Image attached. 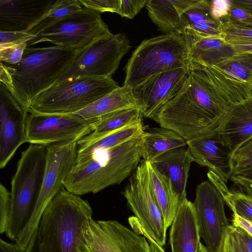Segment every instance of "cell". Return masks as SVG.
I'll use <instances>...</instances> for the list:
<instances>
[{
	"mask_svg": "<svg viewBox=\"0 0 252 252\" xmlns=\"http://www.w3.org/2000/svg\"><path fill=\"white\" fill-rule=\"evenodd\" d=\"M150 180L156 201L167 228L176 215L180 202L168 180L148 162Z\"/></svg>",
	"mask_w": 252,
	"mask_h": 252,
	"instance_id": "f546056e",
	"label": "cell"
},
{
	"mask_svg": "<svg viewBox=\"0 0 252 252\" xmlns=\"http://www.w3.org/2000/svg\"><path fill=\"white\" fill-rule=\"evenodd\" d=\"M144 128L142 120L113 131L91 143L78 144L77 160L98 151L111 150L130 140L140 138Z\"/></svg>",
	"mask_w": 252,
	"mask_h": 252,
	"instance_id": "f1b7e54d",
	"label": "cell"
},
{
	"mask_svg": "<svg viewBox=\"0 0 252 252\" xmlns=\"http://www.w3.org/2000/svg\"><path fill=\"white\" fill-rule=\"evenodd\" d=\"M78 50L59 46L27 47L15 64L0 62V80L28 113L32 100L50 87Z\"/></svg>",
	"mask_w": 252,
	"mask_h": 252,
	"instance_id": "6da1fadb",
	"label": "cell"
},
{
	"mask_svg": "<svg viewBox=\"0 0 252 252\" xmlns=\"http://www.w3.org/2000/svg\"><path fill=\"white\" fill-rule=\"evenodd\" d=\"M200 239L193 203L186 198L180 204L171 225V252H198Z\"/></svg>",
	"mask_w": 252,
	"mask_h": 252,
	"instance_id": "44dd1931",
	"label": "cell"
},
{
	"mask_svg": "<svg viewBox=\"0 0 252 252\" xmlns=\"http://www.w3.org/2000/svg\"><path fill=\"white\" fill-rule=\"evenodd\" d=\"M236 53L245 52L252 53V45H233Z\"/></svg>",
	"mask_w": 252,
	"mask_h": 252,
	"instance_id": "c3c4849f",
	"label": "cell"
},
{
	"mask_svg": "<svg viewBox=\"0 0 252 252\" xmlns=\"http://www.w3.org/2000/svg\"><path fill=\"white\" fill-rule=\"evenodd\" d=\"M148 0H120L119 14L122 17L133 19L146 5Z\"/></svg>",
	"mask_w": 252,
	"mask_h": 252,
	"instance_id": "ab89813d",
	"label": "cell"
},
{
	"mask_svg": "<svg viewBox=\"0 0 252 252\" xmlns=\"http://www.w3.org/2000/svg\"><path fill=\"white\" fill-rule=\"evenodd\" d=\"M93 125L74 114L28 113L27 142L48 146L56 143L78 142L93 131Z\"/></svg>",
	"mask_w": 252,
	"mask_h": 252,
	"instance_id": "5bb4252c",
	"label": "cell"
},
{
	"mask_svg": "<svg viewBox=\"0 0 252 252\" xmlns=\"http://www.w3.org/2000/svg\"><path fill=\"white\" fill-rule=\"evenodd\" d=\"M142 159L151 162L171 150L187 146V140L175 132L156 127L145 131L141 137Z\"/></svg>",
	"mask_w": 252,
	"mask_h": 252,
	"instance_id": "83f0119b",
	"label": "cell"
},
{
	"mask_svg": "<svg viewBox=\"0 0 252 252\" xmlns=\"http://www.w3.org/2000/svg\"><path fill=\"white\" fill-rule=\"evenodd\" d=\"M227 21L238 26L252 29V16H250L245 19L240 21H230L229 20Z\"/></svg>",
	"mask_w": 252,
	"mask_h": 252,
	"instance_id": "7dc6e473",
	"label": "cell"
},
{
	"mask_svg": "<svg viewBox=\"0 0 252 252\" xmlns=\"http://www.w3.org/2000/svg\"><path fill=\"white\" fill-rule=\"evenodd\" d=\"M230 180L235 184L245 188H252V167L232 174Z\"/></svg>",
	"mask_w": 252,
	"mask_h": 252,
	"instance_id": "7bdbcfd3",
	"label": "cell"
},
{
	"mask_svg": "<svg viewBox=\"0 0 252 252\" xmlns=\"http://www.w3.org/2000/svg\"><path fill=\"white\" fill-rule=\"evenodd\" d=\"M112 77L79 76L64 80L37 95L28 113H75L119 88Z\"/></svg>",
	"mask_w": 252,
	"mask_h": 252,
	"instance_id": "8992f818",
	"label": "cell"
},
{
	"mask_svg": "<svg viewBox=\"0 0 252 252\" xmlns=\"http://www.w3.org/2000/svg\"><path fill=\"white\" fill-rule=\"evenodd\" d=\"M201 239L209 252H222L230 224L226 217L225 201L210 181L199 184L192 202Z\"/></svg>",
	"mask_w": 252,
	"mask_h": 252,
	"instance_id": "4fadbf2b",
	"label": "cell"
},
{
	"mask_svg": "<svg viewBox=\"0 0 252 252\" xmlns=\"http://www.w3.org/2000/svg\"><path fill=\"white\" fill-rule=\"evenodd\" d=\"M146 238L150 244L151 252H165L162 247L157 244L151 238Z\"/></svg>",
	"mask_w": 252,
	"mask_h": 252,
	"instance_id": "f907efd6",
	"label": "cell"
},
{
	"mask_svg": "<svg viewBox=\"0 0 252 252\" xmlns=\"http://www.w3.org/2000/svg\"><path fill=\"white\" fill-rule=\"evenodd\" d=\"M83 7L101 12L119 14L120 0H79Z\"/></svg>",
	"mask_w": 252,
	"mask_h": 252,
	"instance_id": "f35d334b",
	"label": "cell"
},
{
	"mask_svg": "<svg viewBox=\"0 0 252 252\" xmlns=\"http://www.w3.org/2000/svg\"><path fill=\"white\" fill-rule=\"evenodd\" d=\"M219 134L232 152L252 136V96L230 105L218 127Z\"/></svg>",
	"mask_w": 252,
	"mask_h": 252,
	"instance_id": "603a6c76",
	"label": "cell"
},
{
	"mask_svg": "<svg viewBox=\"0 0 252 252\" xmlns=\"http://www.w3.org/2000/svg\"><path fill=\"white\" fill-rule=\"evenodd\" d=\"M130 48L128 38L123 33H111L97 37L77 51L69 66L51 86L79 76L111 78Z\"/></svg>",
	"mask_w": 252,
	"mask_h": 252,
	"instance_id": "9c48e42d",
	"label": "cell"
},
{
	"mask_svg": "<svg viewBox=\"0 0 252 252\" xmlns=\"http://www.w3.org/2000/svg\"><path fill=\"white\" fill-rule=\"evenodd\" d=\"M0 48L25 42L32 36L29 33L22 32L0 31Z\"/></svg>",
	"mask_w": 252,
	"mask_h": 252,
	"instance_id": "b9f144b4",
	"label": "cell"
},
{
	"mask_svg": "<svg viewBox=\"0 0 252 252\" xmlns=\"http://www.w3.org/2000/svg\"><path fill=\"white\" fill-rule=\"evenodd\" d=\"M199 0H148V15L158 28L165 33H178L182 15Z\"/></svg>",
	"mask_w": 252,
	"mask_h": 252,
	"instance_id": "4316f807",
	"label": "cell"
},
{
	"mask_svg": "<svg viewBox=\"0 0 252 252\" xmlns=\"http://www.w3.org/2000/svg\"><path fill=\"white\" fill-rule=\"evenodd\" d=\"M138 107L131 89L123 86L73 113L89 124L94 125L119 111Z\"/></svg>",
	"mask_w": 252,
	"mask_h": 252,
	"instance_id": "d4e9b609",
	"label": "cell"
},
{
	"mask_svg": "<svg viewBox=\"0 0 252 252\" xmlns=\"http://www.w3.org/2000/svg\"><path fill=\"white\" fill-rule=\"evenodd\" d=\"M77 142H63L47 146L45 172L41 190L32 214L15 243L25 252L33 248L38 225L47 206L62 190L64 182L77 161Z\"/></svg>",
	"mask_w": 252,
	"mask_h": 252,
	"instance_id": "52a82bcc",
	"label": "cell"
},
{
	"mask_svg": "<svg viewBox=\"0 0 252 252\" xmlns=\"http://www.w3.org/2000/svg\"><path fill=\"white\" fill-rule=\"evenodd\" d=\"M47 146L30 144L23 151L11 182V210L5 234L14 241L37 203L45 172Z\"/></svg>",
	"mask_w": 252,
	"mask_h": 252,
	"instance_id": "277c9868",
	"label": "cell"
},
{
	"mask_svg": "<svg viewBox=\"0 0 252 252\" xmlns=\"http://www.w3.org/2000/svg\"><path fill=\"white\" fill-rule=\"evenodd\" d=\"M222 252H250L239 228L230 225Z\"/></svg>",
	"mask_w": 252,
	"mask_h": 252,
	"instance_id": "d590c367",
	"label": "cell"
},
{
	"mask_svg": "<svg viewBox=\"0 0 252 252\" xmlns=\"http://www.w3.org/2000/svg\"><path fill=\"white\" fill-rule=\"evenodd\" d=\"M111 33L100 13L85 7L56 22L25 42L27 47L50 42L56 46L81 50L97 37Z\"/></svg>",
	"mask_w": 252,
	"mask_h": 252,
	"instance_id": "30bf717a",
	"label": "cell"
},
{
	"mask_svg": "<svg viewBox=\"0 0 252 252\" xmlns=\"http://www.w3.org/2000/svg\"><path fill=\"white\" fill-rule=\"evenodd\" d=\"M141 159V137L111 150L94 152L76 161L64 182V189L79 196L96 193L121 184Z\"/></svg>",
	"mask_w": 252,
	"mask_h": 252,
	"instance_id": "7a4b0ae2",
	"label": "cell"
},
{
	"mask_svg": "<svg viewBox=\"0 0 252 252\" xmlns=\"http://www.w3.org/2000/svg\"><path fill=\"white\" fill-rule=\"evenodd\" d=\"M198 252H209L204 245L201 243Z\"/></svg>",
	"mask_w": 252,
	"mask_h": 252,
	"instance_id": "816d5d0a",
	"label": "cell"
},
{
	"mask_svg": "<svg viewBox=\"0 0 252 252\" xmlns=\"http://www.w3.org/2000/svg\"><path fill=\"white\" fill-rule=\"evenodd\" d=\"M232 6L240 8L252 16V0H231Z\"/></svg>",
	"mask_w": 252,
	"mask_h": 252,
	"instance_id": "f6af8a7d",
	"label": "cell"
},
{
	"mask_svg": "<svg viewBox=\"0 0 252 252\" xmlns=\"http://www.w3.org/2000/svg\"><path fill=\"white\" fill-rule=\"evenodd\" d=\"M154 120L186 140L215 128L220 123L212 119L198 105L186 83L179 94L158 111Z\"/></svg>",
	"mask_w": 252,
	"mask_h": 252,
	"instance_id": "7c38bea8",
	"label": "cell"
},
{
	"mask_svg": "<svg viewBox=\"0 0 252 252\" xmlns=\"http://www.w3.org/2000/svg\"><path fill=\"white\" fill-rule=\"evenodd\" d=\"M33 251L32 252H33ZM0 252H26L21 249L16 243H10L0 239Z\"/></svg>",
	"mask_w": 252,
	"mask_h": 252,
	"instance_id": "bcb514c9",
	"label": "cell"
},
{
	"mask_svg": "<svg viewBox=\"0 0 252 252\" xmlns=\"http://www.w3.org/2000/svg\"><path fill=\"white\" fill-rule=\"evenodd\" d=\"M218 127L187 140V146L194 162L208 168L227 184L231 176L232 151L221 139Z\"/></svg>",
	"mask_w": 252,
	"mask_h": 252,
	"instance_id": "ac0fdd59",
	"label": "cell"
},
{
	"mask_svg": "<svg viewBox=\"0 0 252 252\" xmlns=\"http://www.w3.org/2000/svg\"><path fill=\"white\" fill-rule=\"evenodd\" d=\"M230 167L231 175L252 167V136L231 152Z\"/></svg>",
	"mask_w": 252,
	"mask_h": 252,
	"instance_id": "836d02e7",
	"label": "cell"
},
{
	"mask_svg": "<svg viewBox=\"0 0 252 252\" xmlns=\"http://www.w3.org/2000/svg\"><path fill=\"white\" fill-rule=\"evenodd\" d=\"M231 221L232 225L241 229L252 237V222L235 213H233Z\"/></svg>",
	"mask_w": 252,
	"mask_h": 252,
	"instance_id": "ee69618b",
	"label": "cell"
},
{
	"mask_svg": "<svg viewBox=\"0 0 252 252\" xmlns=\"http://www.w3.org/2000/svg\"><path fill=\"white\" fill-rule=\"evenodd\" d=\"M189 49L185 38L176 32L143 40L126 65L123 86L131 89L156 74L182 67L188 69Z\"/></svg>",
	"mask_w": 252,
	"mask_h": 252,
	"instance_id": "5b68a950",
	"label": "cell"
},
{
	"mask_svg": "<svg viewBox=\"0 0 252 252\" xmlns=\"http://www.w3.org/2000/svg\"><path fill=\"white\" fill-rule=\"evenodd\" d=\"M92 215V208L87 200L63 189L42 216L35 252H77L83 227Z\"/></svg>",
	"mask_w": 252,
	"mask_h": 252,
	"instance_id": "3957f363",
	"label": "cell"
},
{
	"mask_svg": "<svg viewBox=\"0 0 252 252\" xmlns=\"http://www.w3.org/2000/svg\"><path fill=\"white\" fill-rule=\"evenodd\" d=\"M11 206V194L6 187L0 185V233H5Z\"/></svg>",
	"mask_w": 252,
	"mask_h": 252,
	"instance_id": "74e56055",
	"label": "cell"
},
{
	"mask_svg": "<svg viewBox=\"0 0 252 252\" xmlns=\"http://www.w3.org/2000/svg\"><path fill=\"white\" fill-rule=\"evenodd\" d=\"M207 176L219 190L233 213L252 222V188H243L244 192L230 190L226 184L212 171H209Z\"/></svg>",
	"mask_w": 252,
	"mask_h": 252,
	"instance_id": "1f68e13d",
	"label": "cell"
},
{
	"mask_svg": "<svg viewBox=\"0 0 252 252\" xmlns=\"http://www.w3.org/2000/svg\"><path fill=\"white\" fill-rule=\"evenodd\" d=\"M79 0H56L48 11L26 32L37 35L63 18L81 10Z\"/></svg>",
	"mask_w": 252,
	"mask_h": 252,
	"instance_id": "d6a6232c",
	"label": "cell"
},
{
	"mask_svg": "<svg viewBox=\"0 0 252 252\" xmlns=\"http://www.w3.org/2000/svg\"><path fill=\"white\" fill-rule=\"evenodd\" d=\"M33 252H35V249H34V250H33Z\"/></svg>",
	"mask_w": 252,
	"mask_h": 252,
	"instance_id": "f5cc1de1",
	"label": "cell"
},
{
	"mask_svg": "<svg viewBox=\"0 0 252 252\" xmlns=\"http://www.w3.org/2000/svg\"><path fill=\"white\" fill-rule=\"evenodd\" d=\"M56 0H0V31L26 32Z\"/></svg>",
	"mask_w": 252,
	"mask_h": 252,
	"instance_id": "d6986e66",
	"label": "cell"
},
{
	"mask_svg": "<svg viewBox=\"0 0 252 252\" xmlns=\"http://www.w3.org/2000/svg\"><path fill=\"white\" fill-rule=\"evenodd\" d=\"M25 111L0 83V168H4L18 149L27 142Z\"/></svg>",
	"mask_w": 252,
	"mask_h": 252,
	"instance_id": "e0dca14e",
	"label": "cell"
},
{
	"mask_svg": "<svg viewBox=\"0 0 252 252\" xmlns=\"http://www.w3.org/2000/svg\"><path fill=\"white\" fill-rule=\"evenodd\" d=\"M186 85L198 105L214 120L221 122L230 105L205 71L189 70Z\"/></svg>",
	"mask_w": 252,
	"mask_h": 252,
	"instance_id": "cb8c5ba5",
	"label": "cell"
},
{
	"mask_svg": "<svg viewBox=\"0 0 252 252\" xmlns=\"http://www.w3.org/2000/svg\"><path fill=\"white\" fill-rule=\"evenodd\" d=\"M235 53L233 45L223 37L201 39L189 47L188 69L202 70L219 63Z\"/></svg>",
	"mask_w": 252,
	"mask_h": 252,
	"instance_id": "484cf974",
	"label": "cell"
},
{
	"mask_svg": "<svg viewBox=\"0 0 252 252\" xmlns=\"http://www.w3.org/2000/svg\"><path fill=\"white\" fill-rule=\"evenodd\" d=\"M193 159L187 147L171 150L150 162L169 182L180 204L187 198L189 172Z\"/></svg>",
	"mask_w": 252,
	"mask_h": 252,
	"instance_id": "7402d4cb",
	"label": "cell"
},
{
	"mask_svg": "<svg viewBox=\"0 0 252 252\" xmlns=\"http://www.w3.org/2000/svg\"><path fill=\"white\" fill-rule=\"evenodd\" d=\"M142 116L138 107L117 112L94 125L93 131L79 140L77 144H88L96 141L113 131L142 120Z\"/></svg>",
	"mask_w": 252,
	"mask_h": 252,
	"instance_id": "4dcf8cb0",
	"label": "cell"
},
{
	"mask_svg": "<svg viewBox=\"0 0 252 252\" xmlns=\"http://www.w3.org/2000/svg\"><path fill=\"white\" fill-rule=\"evenodd\" d=\"M122 194L134 215L129 218L131 228L163 247L168 228L153 191L148 162L141 159Z\"/></svg>",
	"mask_w": 252,
	"mask_h": 252,
	"instance_id": "ba28073f",
	"label": "cell"
},
{
	"mask_svg": "<svg viewBox=\"0 0 252 252\" xmlns=\"http://www.w3.org/2000/svg\"><path fill=\"white\" fill-rule=\"evenodd\" d=\"M223 22L216 20L211 14V1L199 0L181 16L178 33L185 39L189 47L208 37H223Z\"/></svg>",
	"mask_w": 252,
	"mask_h": 252,
	"instance_id": "ffe728a7",
	"label": "cell"
},
{
	"mask_svg": "<svg viewBox=\"0 0 252 252\" xmlns=\"http://www.w3.org/2000/svg\"><path fill=\"white\" fill-rule=\"evenodd\" d=\"M223 38L232 45H252V29L235 25L228 21L223 22Z\"/></svg>",
	"mask_w": 252,
	"mask_h": 252,
	"instance_id": "e575fe53",
	"label": "cell"
},
{
	"mask_svg": "<svg viewBox=\"0 0 252 252\" xmlns=\"http://www.w3.org/2000/svg\"><path fill=\"white\" fill-rule=\"evenodd\" d=\"M27 44L23 42L0 48V62L15 64L22 59Z\"/></svg>",
	"mask_w": 252,
	"mask_h": 252,
	"instance_id": "8d00e7d4",
	"label": "cell"
},
{
	"mask_svg": "<svg viewBox=\"0 0 252 252\" xmlns=\"http://www.w3.org/2000/svg\"><path fill=\"white\" fill-rule=\"evenodd\" d=\"M229 105L252 96V53L233 56L203 69Z\"/></svg>",
	"mask_w": 252,
	"mask_h": 252,
	"instance_id": "9a60e30c",
	"label": "cell"
},
{
	"mask_svg": "<svg viewBox=\"0 0 252 252\" xmlns=\"http://www.w3.org/2000/svg\"><path fill=\"white\" fill-rule=\"evenodd\" d=\"M77 252H151L147 238L114 220L90 218L83 227Z\"/></svg>",
	"mask_w": 252,
	"mask_h": 252,
	"instance_id": "8fae6325",
	"label": "cell"
},
{
	"mask_svg": "<svg viewBox=\"0 0 252 252\" xmlns=\"http://www.w3.org/2000/svg\"><path fill=\"white\" fill-rule=\"evenodd\" d=\"M232 8L231 0L211 1V14L217 21H224L227 18Z\"/></svg>",
	"mask_w": 252,
	"mask_h": 252,
	"instance_id": "60d3db41",
	"label": "cell"
},
{
	"mask_svg": "<svg viewBox=\"0 0 252 252\" xmlns=\"http://www.w3.org/2000/svg\"><path fill=\"white\" fill-rule=\"evenodd\" d=\"M189 70L179 68L153 75L131 88L142 115L154 120L158 111L181 91Z\"/></svg>",
	"mask_w": 252,
	"mask_h": 252,
	"instance_id": "2e32d148",
	"label": "cell"
},
{
	"mask_svg": "<svg viewBox=\"0 0 252 252\" xmlns=\"http://www.w3.org/2000/svg\"><path fill=\"white\" fill-rule=\"evenodd\" d=\"M239 229L249 252H252V237L241 229Z\"/></svg>",
	"mask_w": 252,
	"mask_h": 252,
	"instance_id": "681fc988",
	"label": "cell"
}]
</instances>
